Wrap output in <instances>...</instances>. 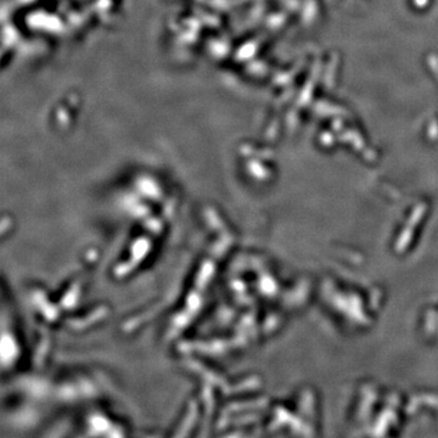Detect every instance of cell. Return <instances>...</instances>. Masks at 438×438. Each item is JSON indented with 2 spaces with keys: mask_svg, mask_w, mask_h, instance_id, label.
<instances>
[]
</instances>
